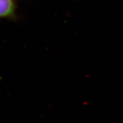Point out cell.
I'll list each match as a JSON object with an SVG mask.
<instances>
[{"label": "cell", "mask_w": 123, "mask_h": 123, "mask_svg": "<svg viewBox=\"0 0 123 123\" xmlns=\"http://www.w3.org/2000/svg\"><path fill=\"white\" fill-rule=\"evenodd\" d=\"M16 9L15 0H0V18H14Z\"/></svg>", "instance_id": "cell-1"}]
</instances>
